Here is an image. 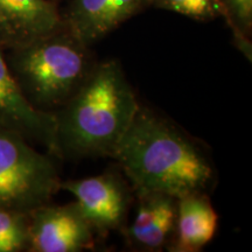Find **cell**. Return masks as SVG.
Masks as SVG:
<instances>
[{"label":"cell","mask_w":252,"mask_h":252,"mask_svg":"<svg viewBox=\"0 0 252 252\" xmlns=\"http://www.w3.org/2000/svg\"><path fill=\"white\" fill-rule=\"evenodd\" d=\"M110 157L122 167L138 196L206 194L215 179L212 160L200 145L141 105Z\"/></svg>","instance_id":"obj_1"},{"label":"cell","mask_w":252,"mask_h":252,"mask_svg":"<svg viewBox=\"0 0 252 252\" xmlns=\"http://www.w3.org/2000/svg\"><path fill=\"white\" fill-rule=\"evenodd\" d=\"M139 106L121 63L96 62L80 89L54 113L60 158L110 157Z\"/></svg>","instance_id":"obj_2"},{"label":"cell","mask_w":252,"mask_h":252,"mask_svg":"<svg viewBox=\"0 0 252 252\" xmlns=\"http://www.w3.org/2000/svg\"><path fill=\"white\" fill-rule=\"evenodd\" d=\"M5 53L8 68L34 109L55 113L86 82L96 61L67 27Z\"/></svg>","instance_id":"obj_3"},{"label":"cell","mask_w":252,"mask_h":252,"mask_svg":"<svg viewBox=\"0 0 252 252\" xmlns=\"http://www.w3.org/2000/svg\"><path fill=\"white\" fill-rule=\"evenodd\" d=\"M53 158L0 126V209L31 213L52 202L62 182Z\"/></svg>","instance_id":"obj_4"},{"label":"cell","mask_w":252,"mask_h":252,"mask_svg":"<svg viewBox=\"0 0 252 252\" xmlns=\"http://www.w3.org/2000/svg\"><path fill=\"white\" fill-rule=\"evenodd\" d=\"M94 248V230L77 203L52 202L31 212L28 252H80Z\"/></svg>","instance_id":"obj_5"},{"label":"cell","mask_w":252,"mask_h":252,"mask_svg":"<svg viewBox=\"0 0 252 252\" xmlns=\"http://www.w3.org/2000/svg\"><path fill=\"white\" fill-rule=\"evenodd\" d=\"M61 190L70 193L94 232L106 234L124 222L130 203L125 182L118 174H104L62 181Z\"/></svg>","instance_id":"obj_6"},{"label":"cell","mask_w":252,"mask_h":252,"mask_svg":"<svg viewBox=\"0 0 252 252\" xmlns=\"http://www.w3.org/2000/svg\"><path fill=\"white\" fill-rule=\"evenodd\" d=\"M0 126L43 146L50 156L60 158L54 113L34 109L25 98L9 70L4 50L0 49Z\"/></svg>","instance_id":"obj_7"},{"label":"cell","mask_w":252,"mask_h":252,"mask_svg":"<svg viewBox=\"0 0 252 252\" xmlns=\"http://www.w3.org/2000/svg\"><path fill=\"white\" fill-rule=\"evenodd\" d=\"M65 27L53 0H0V49L13 50Z\"/></svg>","instance_id":"obj_8"},{"label":"cell","mask_w":252,"mask_h":252,"mask_svg":"<svg viewBox=\"0 0 252 252\" xmlns=\"http://www.w3.org/2000/svg\"><path fill=\"white\" fill-rule=\"evenodd\" d=\"M219 215L207 194H189L178 198L174 232L167 244L169 251H201L215 236Z\"/></svg>","instance_id":"obj_9"},{"label":"cell","mask_w":252,"mask_h":252,"mask_svg":"<svg viewBox=\"0 0 252 252\" xmlns=\"http://www.w3.org/2000/svg\"><path fill=\"white\" fill-rule=\"evenodd\" d=\"M111 0H69L63 15L65 27L84 45L103 39L102 27Z\"/></svg>","instance_id":"obj_10"},{"label":"cell","mask_w":252,"mask_h":252,"mask_svg":"<svg viewBox=\"0 0 252 252\" xmlns=\"http://www.w3.org/2000/svg\"><path fill=\"white\" fill-rule=\"evenodd\" d=\"M31 213L0 209V252H25L30 247Z\"/></svg>","instance_id":"obj_11"},{"label":"cell","mask_w":252,"mask_h":252,"mask_svg":"<svg viewBox=\"0 0 252 252\" xmlns=\"http://www.w3.org/2000/svg\"><path fill=\"white\" fill-rule=\"evenodd\" d=\"M176 203H178V198L166 196L152 225L135 247L143 249L145 251H159L163 247H167L174 232Z\"/></svg>","instance_id":"obj_12"},{"label":"cell","mask_w":252,"mask_h":252,"mask_svg":"<svg viewBox=\"0 0 252 252\" xmlns=\"http://www.w3.org/2000/svg\"><path fill=\"white\" fill-rule=\"evenodd\" d=\"M224 8V18L234 33L235 42L241 52L251 48L249 36L252 31V0H220Z\"/></svg>","instance_id":"obj_13"},{"label":"cell","mask_w":252,"mask_h":252,"mask_svg":"<svg viewBox=\"0 0 252 252\" xmlns=\"http://www.w3.org/2000/svg\"><path fill=\"white\" fill-rule=\"evenodd\" d=\"M149 5L198 21L224 18V8L220 0H149Z\"/></svg>","instance_id":"obj_14"},{"label":"cell","mask_w":252,"mask_h":252,"mask_svg":"<svg viewBox=\"0 0 252 252\" xmlns=\"http://www.w3.org/2000/svg\"><path fill=\"white\" fill-rule=\"evenodd\" d=\"M149 5V0H111L102 27L103 37Z\"/></svg>","instance_id":"obj_15"},{"label":"cell","mask_w":252,"mask_h":252,"mask_svg":"<svg viewBox=\"0 0 252 252\" xmlns=\"http://www.w3.org/2000/svg\"><path fill=\"white\" fill-rule=\"evenodd\" d=\"M53 1H55V2H56V4H58V0H53Z\"/></svg>","instance_id":"obj_16"}]
</instances>
